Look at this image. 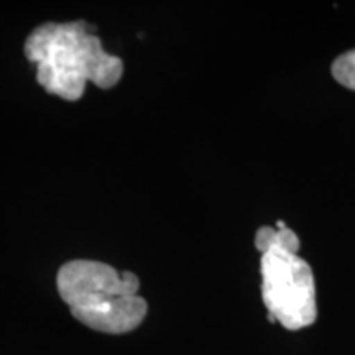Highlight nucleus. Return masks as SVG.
<instances>
[{"instance_id": "2", "label": "nucleus", "mask_w": 355, "mask_h": 355, "mask_svg": "<svg viewBox=\"0 0 355 355\" xmlns=\"http://www.w3.org/2000/svg\"><path fill=\"white\" fill-rule=\"evenodd\" d=\"M56 288L73 318L104 334L132 332L148 313V304L139 295V277L102 261H68L58 272Z\"/></svg>"}, {"instance_id": "4", "label": "nucleus", "mask_w": 355, "mask_h": 355, "mask_svg": "<svg viewBox=\"0 0 355 355\" xmlns=\"http://www.w3.org/2000/svg\"><path fill=\"white\" fill-rule=\"evenodd\" d=\"M332 76L340 86L355 91V50L340 55L332 63Z\"/></svg>"}, {"instance_id": "3", "label": "nucleus", "mask_w": 355, "mask_h": 355, "mask_svg": "<svg viewBox=\"0 0 355 355\" xmlns=\"http://www.w3.org/2000/svg\"><path fill=\"white\" fill-rule=\"evenodd\" d=\"M255 247L261 254V298L270 321L288 331L313 326L318 319L316 283L309 263L298 255V235L288 227H261Z\"/></svg>"}, {"instance_id": "1", "label": "nucleus", "mask_w": 355, "mask_h": 355, "mask_svg": "<svg viewBox=\"0 0 355 355\" xmlns=\"http://www.w3.org/2000/svg\"><path fill=\"white\" fill-rule=\"evenodd\" d=\"M25 56L37 68V81L61 99L79 101L87 83L110 89L121 81L123 63L109 55L86 21L37 26L25 42Z\"/></svg>"}]
</instances>
